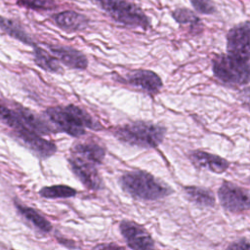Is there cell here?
I'll use <instances>...</instances> for the list:
<instances>
[{
  "label": "cell",
  "instance_id": "obj_1",
  "mask_svg": "<svg viewBox=\"0 0 250 250\" xmlns=\"http://www.w3.org/2000/svg\"><path fill=\"white\" fill-rule=\"evenodd\" d=\"M120 186L124 191L137 199L156 200L173 192L172 188L151 174L136 170L127 172L120 178Z\"/></svg>",
  "mask_w": 250,
  "mask_h": 250
},
{
  "label": "cell",
  "instance_id": "obj_2",
  "mask_svg": "<svg viewBox=\"0 0 250 250\" xmlns=\"http://www.w3.org/2000/svg\"><path fill=\"white\" fill-rule=\"evenodd\" d=\"M45 115L58 129L73 137L84 135L86 128L97 130L99 127V123L87 111L74 104L49 107Z\"/></svg>",
  "mask_w": 250,
  "mask_h": 250
},
{
  "label": "cell",
  "instance_id": "obj_3",
  "mask_svg": "<svg viewBox=\"0 0 250 250\" xmlns=\"http://www.w3.org/2000/svg\"><path fill=\"white\" fill-rule=\"evenodd\" d=\"M113 132L119 141L146 148L155 147L160 145L166 134L164 127L144 121L118 126Z\"/></svg>",
  "mask_w": 250,
  "mask_h": 250
},
{
  "label": "cell",
  "instance_id": "obj_4",
  "mask_svg": "<svg viewBox=\"0 0 250 250\" xmlns=\"http://www.w3.org/2000/svg\"><path fill=\"white\" fill-rule=\"evenodd\" d=\"M212 69L214 75L224 83L232 85L250 83V61H242L229 54L216 55Z\"/></svg>",
  "mask_w": 250,
  "mask_h": 250
},
{
  "label": "cell",
  "instance_id": "obj_5",
  "mask_svg": "<svg viewBox=\"0 0 250 250\" xmlns=\"http://www.w3.org/2000/svg\"><path fill=\"white\" fill-rule=\"evenodd\" d=\"M115 21L146 29L149 21L142 9L130 0H95Z\"/></svg>",
  "mask_w": 250,
  "mask_h": 250
},
{
  "label": "cell",
  "instance_id": "obj_6",
  "mask_svg": "<svg viewBox=\"0 0 250 250\" xmlns=\"http://www.w3.org/2000/svg\"><path fill=\"white\" fill-rule=\"evenodd\" d=\"M222 206L232 213H239L250 209V191L232 183L225 182L218 190Z\"/></svg>",
  "mask_w": 250,
  "mask_h": 250
},
{
  "label": "cell",
  "instance_id": "obj_7",
  "mask_svg": "<svg viewBox=\"0 0 250 250\" xmlns=\"http://www.w3.org/2000/svg\"><path fill=\"white\" fill-rule=\"evenodd\" d=\"M227 51L236 59L250 61V21L238 23L229 30Z\"/></svg>",
  "mask_w": 250,
  "mask_h": 250
},
{
  "label": "cell",
  "instance_id": "obj_8",
  "mask_svg": "<svg viewBox=\"0 0 250 250\" xmlns=\"http://www.w3.org/2000/svg\"><path fill=\"white\" fill-rule=\"evenodd\" d=\"M120 231L128 246L133 250H153L154 242L146 229L132 221L120 223Z\"/></svg>",
  "mask_w": 250,
  "mask_h": 250
},
{
  "label": "cell",
  "instance_id": "obj_9",
  "mask_svg": "<svg viewBox=\"0 0 250 250\" xmlns=\"http://www.w3.org/2000/svg\"><path fill=\"white\" fill-rule=\"evenodd\" d=\"M68 163L73 174L89 189L98 190L103 187V181L96 168V164L78 156L68 158Z\"/></svg>",
  "mask_w": 250,
  "mask_h": 250
},
{
  "label": "cell",
  "instance_id": "obj_10",
  "mask_svg": "<svg viewBox=\"0 0 250 250\" xmlns=\"http://www.w3.org/2000/svg\"><path fill=\"white\" fill-rule=\"evenodd\" d=\"M14 136L24 146L41 158H47L53 155L57 146L50 141L41 137V135L30 130H14Z\"/></svg>",
  "mask_w": 250,
  "mask_h": 250
},
{
  "label": "cell",
  "instance_id": "obj_11",
  "mask_svg": "<svg viewBox=\"0 0 250 250\" xmlns=\"http://www.w3.org/2000/svg\"><path fill=\"white\" fill-rule=\"evenodd\" d=\"M121 80L149 94L158 93L162 87L161 78L155 72L148 69H136L129 71Z\"/></svg>",
  "mask_w": 250,
  "mask_h": 250
},
{
  "label": "cell",
  "instance_id": "obj_12",
  "mask_svg": "<svg viewBox=\"0 0 250 250\" xmlns=\"http://www.w3.org/2000/svg\"><path fill=\"white\" fill-rule=\"evenodd\" d=\"M54 56L68 67L75 69H85L88 66V60L80 51L68 46L49 47Z\"/></svg>",
  "mask_w": 250,
  "mask_h": 250
},
{
  "label": "cell",
  "instance_id": "obj_13",
  "mask_svg": "<svg viewBox=\"0 0 250 250\" xmlns=\"http://www.w3.org/2000/svg\"><path fill=\"white\" fill-rule=\"evenodd\" d=\"M190 160L196 167L205 168L214 173H223L229 167V162L225 158L201 150L191 152Z\"/></svg>",
  "mask_w": 250,
  "mask_h": 250
},
{
  "label": "cell",
  "instance_id": "obj_14",
  "mask_svg": "<svg viewBox=\"0 0 250 250\" xmlns=\"http://www.w3.org/2000/svg\"><path fill=\"white\" fill-rule=\"evenodd\" d=\"M56 24L65 31H77L84 29L88 24V19L74 11H64L53 16Z\"/></svg>",
  "mask_w": 250,
  "mask_h": 250
},
{
  "label": "cell",
  "instance_id": "obj_15",
  "mask_svg": "<svg viewBox=\"0 0 250 250\" xmlns=\"http://www.w3.org/2000/svg\"><path fill=\"white\" fill-rule=\"evenodd\" d=\"M104 148L93 142H84L75 144L73 146V155L94 164H100L104 158Z\"/></svg>",
  "mask_w": 250,
  "mask_h": 250
},
{
  "label": "cell",
  "instance_id": "obj_16",
  "mask_svg": "<svg viewBox=\"0 0 250 250\" xmlns=\"http://www.w3.org/2000/svg\"><path fill=\"white\" fill-rule=\"evenodd\" d=\"M15 206L17 207V210L20 214L28 222H30L34 227L39 229L42 231L49 232L52 229L51 223L46 220L43 216H41L37 211H35L33 208L27 207L26 205L19 202L18 200L14 201Z\"/></svg>",
  "mask_w": 250,
  "mask_h": 250
},
{
  "label": "cell",
  "instance_id": "obj_17",
  "mask_svg": "<svg viewBox=\"0 0 250 250\" xmlns=\"http://www.w3.org/2000/svg\"><path fill=\"white\" fill-rule=\"evenodd\" d=\"M33 58L35 63L42 69L50 72H61L62 66L60 61L55 57L50 55L47 51L40 47H34Z\"/></svg>",
  "mask_w": 250,
  "mask_h": 250
},
{
  "label": "cell",
  "instance_id": "obj_18",
  "mask_svg": "<svg viewBox=\"0 0 250 250\" xmlns=\"http://www.w3.org/2000/svg\"><path fill=\"white\" fill-rule=\"evenodd\" d=\"M185 193L188 200L197 205L212 207L215 204V197L209 189L199 187H186Z\"/></svg>",
  "mask_w": 250,
  "mask_h": 250
},
{
  "label": "cell",
  "instance_id": "obj_19",
  "mask_svg": "<svg viewBox=\"0 0 250 250\" xmlns=\"http://www.w3.org/2000/svg\"><path fill=\"white\" fill-rule=\"evenodd\" d=\"M172 17L180 24L189 25L191 31H195V33H199L203 28L200 19L197 16H195V14L192 11L187 8L176 9L172 13Z\"/></svg>",
  "mask_w": 250,
  "mask_h": 250
},
{
  "label": "cell",
  "instance_id": "obj_20",
  "mask_svg": "<svg viewBox=\"0 0 250 250\" xmlns=\"http://www.w3.org/2000/svg\"><path fill=\"white\" fill-rule=\"evenodd\" d=\"M0 28L11 37L17 40H20L24 44H27V45L32 44V40L27 35V33L21 27L20 24H18L12 20H9L0 16Z\"/></svg>",
  "mask_w": 250,
  "mask_h": 250
},
{
  "label": "cell",
  "instance_id": "obj_21",
  "mask_svg": "<svg viewBox=\"0 0 250 250\" xmlns=\"http://www.w3.org/2000/svg\"><path fill=\"white\" fill-rule=\"evenodd\" d=\"M39 194L45 198H68L76 194V190L68 186L57 185L45 187L40 189Z\"/></svg>",
  "mask_w": 250,
  "mask_h": 250
},
{
  "label": "cell",
  "instance_id": "obj_22",
  "mask_svg": "<svg viewBox=\"0 0 250 250\" xmlns=\"http://www.w3.org/2000/svg\"><path fill=\"white\" fill-rule=\"evenodd\" d=\"M17 3L32 10H52L56 7L54 0H17Z\"/></svg>",
  "mask_w": 250,
  "mask_h": 250
},
{
  "label": "cell",
  "instance_id": "obj_23",
  "mask_svg": "<svg viewBox=\"0 0 250 250\" xmlns=\"http://www.w3.org/2000/svg\"><path fill=\"white\" fill-rule=\"evenodd\" d=\"M193 8L200 14L212 15L216 12V6L212 0H189Z\"/></svg>",
  "mask_w": 250,
  "mask_h": 250
},
{
  "label": "cell",
  "instance_id": "obj_24",
  "mask_svg": "<svg viewBox=\"0 0 250 250\" xmlns=\"http://www.w3.org/2000/svg\"><path fill=\"white\" fill-rule=\"evenodd\" d=\"M226 250H250V241L248 240H238L229 244Z\"/></svg>",
  "mask_w": 250,
  "mask_h": 250
},
{
  "label": "cell",
  "instance_id": "obj_25",
  "mask_svg": "<svg viewBox=\"0 0 250 250\" xmlns=\"http://www.w3.org/2000/svg\"><path fill=\"white\" fill-rule=\"evenodd\" d=\"M4 104V103H3V102H2V100H1V98H0V106H1V105H2V104Z\"/></svg>",
  "mask_w": 250,
  "mask_h": 250
}]
</instances>
